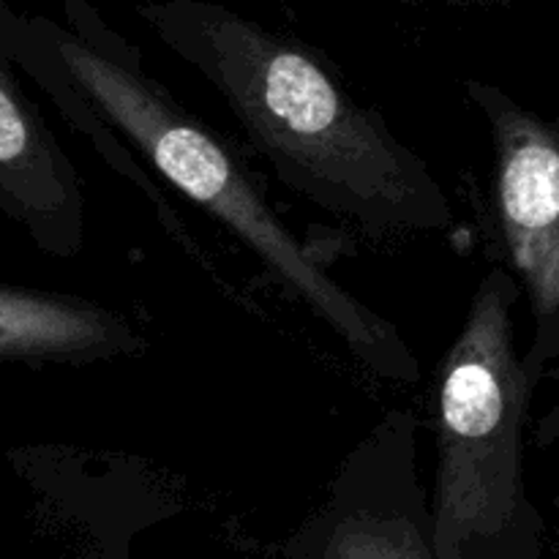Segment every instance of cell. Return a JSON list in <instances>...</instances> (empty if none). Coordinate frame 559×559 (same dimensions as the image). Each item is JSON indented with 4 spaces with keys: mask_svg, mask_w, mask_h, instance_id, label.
Masks as SVG:
<instances>
[{
    "mask_svg": "<svg viewBox=\"0 0 559 559\" xmlns=\"http://www.w3.org/2000/svg\"><path fill=\"white\" fill-rule=\"evenodd\" d=\"M284 559H440L418 475V418L388 409L347 453L325 502L287 540Z\"/></svg>",
    "mask_w": 559,
    "mask_h": 559,
    "instance_id": "cell-4",
    "label": "cell"
},
{
    "mask_svg": "<svg viewBox=\"0 0 559 559\" xmlns=\"http://www.w3.org/2000/svg\"><path fill=\"white\" fill-rule=\"evenodd\" d=\"M60 3L66 22L36 16L38 31L136 156L235 235L267 276L300 300L366 371L399 385L418 382L420 360L407 338L349 293L282 222L238 147L147 74L142 49L115 31L91 0Z\"/></svg>",
    "mask_w": 559,
    "mask_h": 559,
    "instance_id": "cell-2",
    "label": "cell"
},
{
    "mask_svg": "<svg viewBox=\"0 0 559 559\" xmlns=\"http://www.w3.org/2000/svg\"><path fill=\"white\" fill-rule=\"evenodd\" d=\"M0 58L11 60L22 74L31 76V80L52 98V104L63 112V118H69L71 123L93 142V147H96L98 156L109 164V169H115L120 178L134 183L136 189L151 200V205L158 211V222L167 227V233H173V238H178L186 251L197 254V246L186 238V235H189L186 233V224L175 216L167 197L156 189L151 175L140 167V162H136L134 156L136 151L131 153V145H126L129 140H126V136L104 118L102 109L76 87V82L71 80L66 66L60 63L55 49L49 47V41L41 36V31H38L36 16L16 14L5 0L0 3Z\"/></svg>",
    "mask_w": 559,
    "mask_h": 559,
    "instance_id": "cell-8",
    "label": "cell"
},
{
    "mask_svg": "<svg viewBox=\"0 0 559 559\" xmlns=\"http://www.w3.org/2000/svg\"><path fill=\"white\" fill-rule=\"evenodd\" d=\"M136 14L222 96L289 191L374 238L453 227L429 164L353 96L331 58L213 0H142Z\"/></svg>",
    "mask_w": 559,
    "mask_h": 559,
    "instance_id": "cell-1",
    "label": "cell"
},
{
    "mask_svg": "<svg viewBox=\"0 0 559 559\" xmlns=\"http://www.w3.org/2000/svg\"><path fill=\"white\" fill-rule=\"evenodd\" d=\"M464 96L486 118L495 151V213L513 273L533 300L535 320L559 314V126L511 93L464 80Z\"/></svg>",
    "mask_w": 559,
    "mask_h": 559,
    "instance_id": "cell-5",
    "label": "cell"
},
{
    "mask_svg": "<svg viewBox=\"0 0 559 559\" xmlns=\"http://www.w3.org/2000/svg\"><path fill=\"white\" fill-rule=\"evenodd\" d=\"M0 207L38 251L71 260L85 246V194L58 136L0 58Z\"/></svg>",
    "mask_w": 559,
    "mask_h": 559,
    "instance_id": "cell-6",
    "label": "cell"
},
{
    "mask_svg": "<svg viewBox=\"0 0 559 559\" xmlns=\"http://www.w3.org/2000/svg\"><path fill=\"white\" fill-rule=\"evenodd\" d=\"M519 278L491 267L469 300L437 380V478L431 497L440 559H538L544 522L524 486L530 399L555 353L538 322L530 353L513 342Z\"/></svg>",
    "mask_w": 559,
    "mask_h": 559,
    "instance_id": "cell-3",
    "label": "cell"
},
{
    "mask_svg": "<svg viewBox=\"0 0 559 559\" xmlns=\"http://www.w3.org/2000/svg\"><path fill=\"white\" fill-rule=\"evenodd\" d=\"M142 349L140 331L107 306L20 284L0 289L3 364L87 366Z\"/></svg>",
    "mask_w": 559,
    "mask_h": 559,
    "instance_id": "cell-7",
    "label": "cell"
}]
</instances>
